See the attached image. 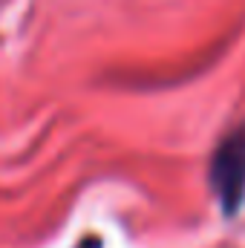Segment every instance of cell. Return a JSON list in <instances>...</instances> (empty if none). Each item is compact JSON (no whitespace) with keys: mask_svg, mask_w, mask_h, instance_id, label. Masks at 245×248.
Here are the masks:
<instances>
[{"mask_svg":"<svg viewBox=\"0 0 245 248\" xmlns=\"http://www.w3.org/2000/svg\"><path fill=\"white\" fill-rule=\"evenodd\" d=\"M211 185L219 193V202L228 214L240 208L245 196V127L228 133L219 141V150L214 153L211 165Z\"/></svg>","mask_w":245,"mask_h":248,"instance_id":"6da1fadb","label":"cell"}]
</instances>
